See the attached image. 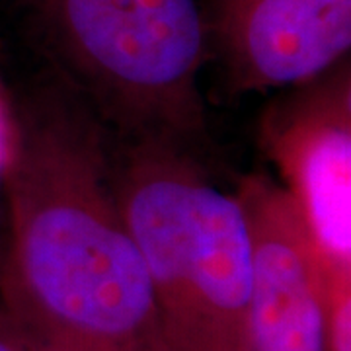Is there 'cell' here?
<instances>
[{"label":"cell","instance_id":"obj_5","mask_svg":"<svg viewBox=\"0 0 351 351\" xmlns=\"http://www.w3.org/2000/svg\"><path fill=\"white\" fill-rule=\"evenodd\" d=\"M252 240L254 351H330V271L269 176L239 182Z\"/></svg>","mask_w":351,"mask_h":351},{"label":"cell","instance_id":"obj_2","mask_svg":"<svg viewBox=\"0 0 351 351\" xmlns=\"http://www.w3.org/2000/svg\"><path fill=\"white\" fill-rule=\"evenodd\" d=\"M113 182L170 351H254L252 240L188 145L113 135Z\"/></svg>","mask_w":351,"mask_h":351},{"label":"cell","instance_id":"obj_3","mask_svg":"<svg viewBox=\"0 0 351 351\" xmlns=\"http://www.w3.org/2000/svg\"><path fill=\"white\" fill-rule=\"evenodd\" d=\"M66 86L119 138L193 147L205 133L195 0H38Z\"/></svg>","mask_w":351,"mask_h":351},{"label":"cell","instance_id":"obj_4","mask_svg":"<svg viewBox=\"0 0 351 351\" xmlns=\"http://www.w3.org/2000/svg\"><path fill=\"white\" fill-rule=\"evenodd\" d=\"M263 151L330 274H351V75L334 66L262 119Z\"/></svg>","mask_w":351,"mask_h":351},{"label":"cell","instance_id":"obj_6","mask_svg":"<svg viewBox=\"0 0 351 351\" xmlns=\"http://www.w3.org/2000/svg\"><path fill=\"white\" fill-rule=\"evenodd\" d=\"M213 12L237 92L301 86L350 53L351 0H215Z\"/></svg>","mask_w":351,"mask_h":351},{"label":"cell","instance_id":"obj_7","mask_svg":"<svg viewBox=\"0 0 351 351\" xmlns=\"http://www.w3.org/2000/svg\"><path fill=\"white\" fill-rule=\"evenodd\" d=\"M330 351H351V274H330Z\"/></svg>","mask_w":351,"mask_h":351},{"label":"cell","instance_id":"obj_8","mask_svg":"<svg viewBox=\"0 0 351 351\" xmlns=\"http://www.w3.org/2000/svg\"><path fill=\"white\" fill-rule=\"evenodd\" d=\"M0 351H25L24 339L10 316L0 306Z\"/></svg>","mask_w":351,"mask_h":351},{"label":"cell","instance_id":"obj_1","mask_svg":"<svg viewBox=\"0 0 351 351\" xmlns=\"http://www.w3.org/2000/svg\"><path fill=\"white\" fill-rule=\"evenodd\" d=\"M0 174L10 244L0 306L16 328L96 351H170L113 182V133L66 84L20 104Z\"/></svg>","mask_w":351,"mask_h":351},{"label":"cell","instance_id":"obj_9","mask_svg":"<svg viewBox=\"0 0 351 351\" xmlns=\"http://www.w3.org/2000/svg\"><path fill=\"white\" fill-rule=\"evenodd\" d=\"M22 339H24L25 351H96L84 348V346H78V343H71V341L38 338V336H27V334H22Z\"/></svg>","mask_w":351,"mask_h":351}]
</instances>
